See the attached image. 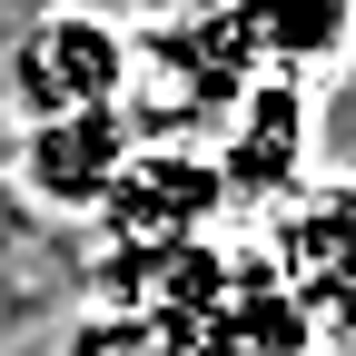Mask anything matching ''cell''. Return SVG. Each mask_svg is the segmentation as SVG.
<instances>
[{"instance_id": "1", "label": "cell", "mask_w": 356, "mask_h": 356, "mask_svg": "<svg viewBox=\"0 0 356 356\" xmlns=\"http://www.w3.org/2000/svg\"><path fill=\"white\" fill-rule=\"evenodd\" d=\"M0 99L20 129H50L79 109H129V30L89 0H50L0 50Z\"/></svg>"}, {"instance_id": "2", "label": "cell", "mask_w": 356, "mask_h": 356, "mask_svg": "<svg viewBox=\"0 0 356 356\" xmlns=\"http://www.w3.org/2000/svg\"><path fill=\"white\" fill-rule=\"evenodd\" d=\"M267 257H277L287 297L307 307L317 346L327 356L356 346V168H327L267 208Z\"/></svg>"}, {"instance_id": "3", "label": "cell", "mask_w": 356, "mask_h": 356, "mask_svg": "<svg viewBox=\"0 0 356 356\" xmlns=\"http://www.w3.org/2000/svg\"><path fill=\"white\" fill-rule=\"evenodd\" d=\"M99 228H109V248H178V238H228V188H218L208 149L139 139V149H129V168L109 178V198H99Z\"/></svg>"}, {"instance_id": "4", "label": "cell", "mask_w": 356, "mask_h": 356, "mask_svg": "<svg viewBox=\"0 0 356 356\" xmlns=\"http://www.w3.org/2000/svg\"><path fill=\"white\" fill-rule=\"evenodd\" d=\"M178 337H188V356H327L317 327H307V307L287 297L277 257H267V238H248V228H228L218 287L198 297V317Z\"/></svg>"}, {"instance_id": "5", "label": "cell", "mask_w": 356, "mask_h": 356, "mask_svg": "<svg viewBox=\"0 0 356 356\" xmlns=\"http://www.w3.org/2000/svg\"><path fill=\"white\" fill-rule=\"evenodd\" d=\"M228 149H208L218 188H228V208H277L307 188V79H248L238 109H228Z\"/></svg>"}, {"instance_id": "6", "label": "cell", "mask_w": 356, "mask_h": 356, "mask_svg": "<svg viewBox=\"0 0 356 356\" xmlns=\"http://www.w3.org/2000/svg\"><path fill=\"white\" fill-rule=\"evenodd\" d=\"M129 149H139V109H79V119H50V129L20 139V178L50 208L99 218V198H109V178L129 168Z\"/></svg>"}, {"instance_id": "7", "label": "cell", "mask_w": 356, "mask_h": 356, "mask_svg": "<svg viewBox=\"0 0 356 356\" xmlns=\"http://www.w3.org/2000/svg\"><path fill=\"white\" fill-rule=\"evenodd\" d=\"M257 79H317L356 50V0H218Z\"/></svg>"}, {"instance_id": "8", "label": "cell", "mask_w": 356, "mask_h": 356, "mask_svg": "<svg viewBox=\"0 0 356 356\" xmlns=\"http://www.w3.org/2000/svg\"><path fill=\"white\" fill-rule=\"evenodd\" d=\"M60 356H188L168 317H139V307H79L60 327Z\"/></svg>"}, {"instance_id": "9", "label": "cell", "mask_w": 356, "mask_h": 356, "mask_svg": "<svg viewBox=\"0 0 356 356\" xmlns=\"http://www.w3.org/2000/svg\"><path fill=\"white\" fill-rule=\"evenodd\" d=\"M119 10H139V20H188V10H218V0H119Z\"/></svg>"}]
</instances>
